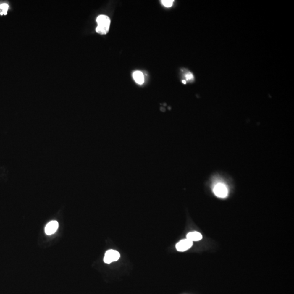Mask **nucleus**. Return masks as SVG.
<instances>
[{"mask_svg": "<svg viewBox=\"0 0 294 294\" xmlns=\"http://www.w3.org/2000/svg\"><path fill=\"white\" fill-rule=\"evenodd\" d=\"M98 26L96 28L97 33L100 34H106L109 31L111 20L109 17L104 15H100L96 19Z\"/></svg>", "mask_w": 294, "mask_h": 294, "instance_id": "1", "label": "nucleus"}, {"mask_svg": "<svg viewBox=\"0 0 294 294\" xmlns=\"http://www.w3.org/2000/svg\"><path fill=\"white\" fill-rule=\"evenodd\" d=\"M214 194L219 198H224L228 196V190L226 185L222 183H218L214 186L213 189Z\"/></svg>", "mask_w": 294, "mask_h": 294, "instance_id": "2", "label": "nucleus"}, {"mask_svg": "<svg viewBox=\"0 0 294 294\" xmlns=\"http://www.w3.org/2000/svg\"><path fill=\"white\" fill-rule=\"evenodd\" d=\"M119 258L120 254L118 252L114 250H109L105 254L104 261L105 263L110 264L113 261H117Z\"/></svg>", "mask_w": 294, "mask_h": 294, "instance_id": "3", "label": "nucleus"}, {"mask_svg": "<svg viewBox=\"0 0 294 294\" xmlns=\"http://www.w3.org/2000/svg\"><path fill=\"white\" fill-rule=\"evenodd\" d=\"M193 245V242L186 239L182 240L176 245V248L179 252H184L190 249Z\"/></svg>", "mask_w": 294, "mask_h": 294, "instance_id": "4", "label": "nucleus"}, {"mask_svg": "<svg viewBox=\"0 0 294 294\" xmlns=\"http://www.w3.org/2000/svg\"><path fill=\"white\" fill-rule=\"evenodd\" d=\"M58 228V223L56 221H52L48 223L45 228V232L48 235L54 234Z\"/></svg>", "mask_w": 294, "mask_h": 294, "instance_id": "5", "label": "nucleus"}, {"mask_svg": "<svg viewBox=\"0 0 294 294\" xmlns=\"http://www.w3.org/2000/svg\"><path fill=\"white\" fill-rule=\"evenodd\" d=\"M187 239L191 241H198L202 239V235L197 232H189L187 234Z\"/></svg>", "mask_w": 294, "mask_h": 294, "instance_id": "6", "label": "nucleus"}, {"mask_svg": "<svg viewBox=\"0 0 294 294\" xmlns=\"http://www.w3.org/2000/svg\"><path fill=\"white\" fill-rule=\"evenodd\" d=\"M133 78L135 82L139 85H142L144 81L143 74L140 71L134 72L133 74Z\"/></svg>", "mask_w": 294, "mask_h": 294, "instance_id": "7", "label": "nucleus"}, {"mask_svg": "<svg viewBox=\"0 0 294 294\" xmlns=\"http://www.w3.org/2000/svg\"><path fill=\"white\" fill-rule=\"evenodd\" d=\"M8 9V6L6 4H2L0 5V9L1 10V15H6L7 13V10Z\"/></svg>", "mask_w": 294, "mask_h": 294, "instance_id": "8", "label": "nucleus"}, {"mask_svg": "<svg viewBox=\"0 0 294 294\" xmlns=\"http://www.w3.org/2000/svg\"><path fill=\"white\" fill-rule=\"evenodd\" d=\"M161 2L165 7H171L173 5L174 1L173 0H163V1H161Z\"/></svg>", "mask_w": 294, "mask_h": 294, "instance_id": "9", "label": "nucleus"}, {"mask_svg": "<svg viewBox=\"0 0 294 294\" xmlns=\"http://www.w3.org/2000/svg\"><path fill=\"white\" fill-rule=\"evenodd\" d=\"M185 77L186 79L188 80H192V79L193 78V76L192 75V74H191V72H188V74H187L186 75H185Z\"/></svg>", "mask_w": 294, "mask_h": 294, "instance_id": "10", "label": "nucleus"}, {"mask_svg": "<svg viewBox=\"0 0 294 294\" xmlns=\"http://www.w3.org/2000/svg\"><path fill=\"white\" fill-rule=\"evenodd\" d=\"M182 83H184V84H186V82L185 81V80H183V81H182Z\"/></svg>", "mask_w": 294, "mask_h": 294, "instance_id": "11", "label": "nucleus"}]
</instances>
